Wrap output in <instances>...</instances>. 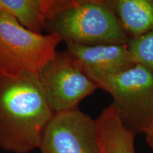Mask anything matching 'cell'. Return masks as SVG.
Returning <instances> with one entry per match:
<instances>
[{"label": "cell", "mask_w": 153, "mask_h": 153, "mask_svg": "<svg viewBox=\"0 0 153 153\" xmlns=\"http://www.w3.org/2000/svg\"><path fill=\"white\" fill-rule=\"evenodd\" d=\"M145 140L149 146L153 150V116L148 130L145 132Z\"/></svg>", "instance_id": "12"}, {"label": "cell", "mask_w": 153, "mask_h": 153, "mask_svg": "<svg viewBox=\"0 0 153 153\" xmlns=\"http://www.w3.org/2000/svg\"><path fill=\"white\" fill-rule=\"evenodd\" d=\"M51 109L37 72H0V148L13 153L38 149Z\"/></svg>", "instance_id": "1"}, {"label": "cell", "mask_w": 153, "mask_h": 153, "mask_svg": "<svg viewBox=\"0 0 153 153\" xmlns=\"http://www.w3.org/2000/svg\"><path fill=\"white\" fill-rule=\"evenodd\" d=\"M129 39L153 30V0H111Z\"/></svg>", "instance_id": "9"}, {"label": "cell", "mask_w": 153, "mask_h": 153, "mask_svg": "<svg viewBox=\"0 0 153 153\" xmlns=\"http://www.w3.org/2000/svg\"><path fill=\"white\" fill-rule=\"evenodd\" d=\"M95 121L100 153H135V135L123 126L114 103Z\"/></svg>", "instance_id": "8"}, {"label": "cell", "mask_w": 153, "mask_h": 153, "mask_svg": "<svg viewBox=\"0 0 153 153\" xmlns=\"http://www.w3.org/2000/svg\"><path fill=\"white\" fill-rule=\"evenodd\" d=\"M65 52L83 72L115 73L137 64L127 45H67Z\"/></svg>", "instance_id": "7"}, {"label": "cell", "mask_w": 153, "mask_h": 153, "mask_svg": "<svg viewBox=\"0 0 153 153\" xmlns=\"http://www.w3.org/2000/svg\"><path fill=\"white\" fill-rule=\"evenodd\" d=\"M126 45L137 63L148 68L153 74V30L129 39Z\"/></svg>", "instance_id": "11"}, {"label": "cell", "mask_w": 153, "mask_h": 153, "mask_svg": "<svg viewBox=\"0 0 153 153\" xmlns=\"http://www.w3.org/2000/svg\"><path fill=\"white\" fill-rule=\"evenodd\" d=\"M62 41L55 34H38L26 29L10 14L0 11V72L16 76L38 73L54 58Z\"/></svg>", "instance_id": "4"}, {"label": "cell", "mask_w": 153, "mask_h": 153, "mask_svg": "<svg viewBox=\"0 0 153 153\" xmlns=\"http://www.w3.org/2000/svg\"><path fill=\"white\" fill-rule=\"evenodd\" d=\"M38 149L41 153H100L95 120L79 107L55 113Z\"/></svg>", "instance_id": "6"}, {"label": "cell", "mask_w": 153, "mask_h": 153, "mask_svg": "<svg viewBox=\"0 0 153 153\" xmlns=\"http://www.w3.org/2000/svg\"><path fill=\"white\" fill-rule=\"evenodd\" d=\"M0 11L10 14L33 33L42 34L44 30L45 18L41 0H0Z\"/></svg>", "instance_id": "10"}, {"label": "cell", "mask_w": 153, "mask_h": 153, "mask_svg": "<svg viewBox=\"0 0 153 153\" xmlns=\"http://www.w3.org/2000/svg\"><path fill=\"white\" fill-rule=\"evenodd\" d=\"M44 26L66 45H124L129 41L111 0H55Z\"/></svg>", "instance_id": "2"}, {"label": "cell", "mask_w": 153, "mask_h": 153, "mask_svg": "<svg viewBox=\"0 0 153 153\" xmlns=\"http://www.w3.org/2000/svg\"><path fill=\"white\" fill-rule=\"evenodd\" d=\"M38 74L49 106L55 113L76 108L80 101L98 89L65 51H57L54 58Z\"/></svg>", "instance_id": "5"}, {"label": "cell", "mask_w": 153, "mask_h": 153, "mask_svg": "<svg viewBox=\"0 0 153 153\" xmlns=\"http://www.w3.org/2000/svg\"><path fill=\"white\" fill-rule=\"evenodd\" d=\"M97 87L109 93L126 128L145 133L153 116V74L137 63L120 72L85 71Z\"/></svg>", "instance_id": "3"}]
</instances>
